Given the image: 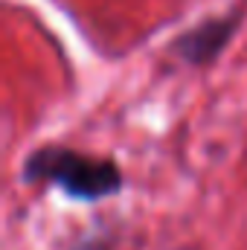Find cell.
<instances>
[{"mask_svg": "<svg viewBox=\"0 0 247 250\" xmlns=\"http://www.w3.org/2000/svg\"><path fill=\"white\" fill-rule=\"evenodd\" d=\"M26 184H53L76 201H102L123 189V172L105 157H93L67 146H44L26 157Z\"/></svg>", "mask_w": 247, "mask_h": 250, "instance_id": "6da1fadb", "label": "cell"}, {"mask_svg": "<svg viewBox=\"0 0 247 250\" xmlns=\"http://www.w3.org/2000/svg\"><path fill=\"white\" fill-rule=\"evenodd\" d=\"M239 26V15H227V18H212L201 26H195L192 32H186L184 38L175 41V53L189 64H209L230 41V35Z\"/></svg>", "mask_w": 247, "mask_h": 250, "instance_id": "7a4b0ae2", "label": "cell"}, {"mask_svg": "<svg viewBox=\"0 0 247 250\" xmlns=\"http://www.w3.org/2000/svg\"><path fill=\"white\" fill-rule=\"evenodd\" d=\"M73 250H114V245L108 236H87L79 245H73Z\"/></svg>", "mask_w": 247, "mask_h": 250, "instance_id": "3957f363", "label": "cell"}]
</instances>
